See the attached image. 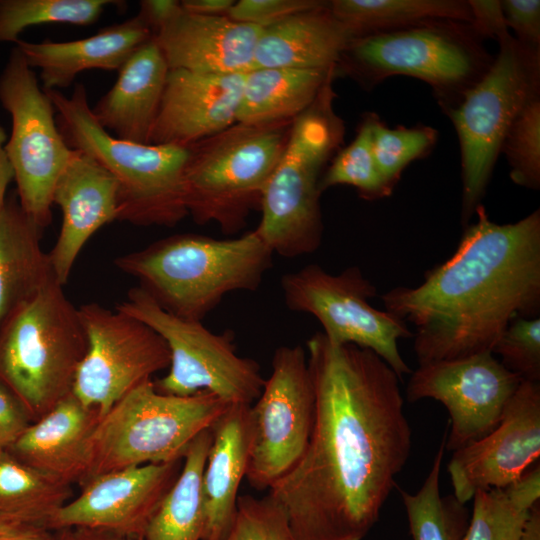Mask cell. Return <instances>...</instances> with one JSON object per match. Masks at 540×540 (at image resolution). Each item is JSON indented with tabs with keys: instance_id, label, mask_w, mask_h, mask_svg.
Returning <instances> with one entry per match:
<instances>
[{
	"instance_id": "cell-1",
	"label": "cell",
	"mask_w": 540,
	"mask_h": 540,
	"mask_svg": "<svg viewBox=\"0 0 540 540\" xmlns=\"http://www.w3.org/2000/svg\"><path fill=\"white\" fill-rule=\"evenodd\" d=\"M314 421L297 464L270 489L298 540H363L411 451L400 378L377 354L306 342Z\"/></svg>"
},
{
	"instance_id": "cell-2",
	"label": "cell",
	"mask_w": 540,
	"mask_h": 540,
	"mask_svg": "<svg viewBox=\"0 0 540 540\" xmlns=\"http://www.w3.org/2000/svg\"><path fill=\"white\" fill-rule=\"evenodd\" d=\"M456 251L417 287L381 296L386 311L414 325L419 365L492 349L516 317L540 312V211L508 224L482 204Z\"/></svg>"
},
{
	"instance_id": "cell-3",
	"label": "cell",
	"mask_w": 540,
	"mask_h": 540,
	"mask_svg": "<svg viewBox=\"0 0 540 540\" xmlns=\"http://www.w3.org/2000/svg\"><path fill=\"white\" fill-rule=\"evenodd\" d=\"M274 253L256 229L236 238L175 234L119 256L114 263L133 276L161 308L201 321L235 291H255Z\"/></svg>"
},
{
	"instance_id": "cell-4",
	"label": "cell",
	"mask_w": 540,
	"mask_h": 540,
	"mask_svg": "<svg viewBox=\"0 0 540 540\" xmlns=\"http://www.w3.org/2000/svg\"><path fill=\"white\" fill-rule=\"evenodd\" d=\"M58 128L71 149L88 154L118 183V221L172 227L188 213L184 169L188 146L141 144L121 140L94 118L84 84L68 97L45 90Z\"/></svg>"
},
{
	"instance_id": "cell-5",
	"label": "cell",
	"mask_w": 540,
	"mask_h": 540,
	"mask_svg": "<svg viewBox=\"0 0 540 540\" xmlns=\"http://www.w3.org/2000/svg\"><path fill=\"white\" fill-rule=\"evenodd\" d=\"M336 76L294 119L285 150L262 195L256 230L274 254L285 258L312 254L322 242L321 172L345 134L344 122L334 110Z\"/></svg>"
},
{
	"instance_id": "cell-6",
	"label": "cell",
	"mask_w": 540,
	"mask_h": 540,
	"mask_svg": "<svg viewBox=\"0 0 540 540\" xmlns=\"http://www.w3.org/2000/svg\"><path fill=\"white\" fill-rule=\"evenodd\" d=\"M293 122H236L188 146L185 204L195 223H215L227 235L246 225L251 211L260 208Z\"/></svg>"
},
{
	"instance_id": "cell-7",
	"label": "cell",
	"mask_w": 540,
	"mask_h": 540,
	"mask_svg": "<svg viewBox=\"0 0 540 540\" xmlns=\"http://www.w3.org/2000/svg\"><path fill=\"white\" fill-rule=\"evenodd\" d=\"M86 351L79 310L53 278L0 327V382L33 422L72 392Z\"/></svg>"
},
{
	"instance_id": "cell-8",
	"label": "cell",
	"mask_w": 540,
	"mask_h": 540,
	"mask_svg": "<svg viewBox=\"0 0 540 540\" xmlns=\"http://www.w3.org/2000/svg\"><path fill=\"white\" fill-rule=\"evenodd\" d=\"M492 62L469 23L441 19L355 38L336 69L366 87L395 75L420 79L431 86L446 111Z\"/></svg>"
},
{
	"instance_id": "cell-9",
	"label": "cell",
	"mask_w": 540,
	"mask_h": 540,
	"mask_svg": "<svg viewBox=\"0 0 540 540\" xmlns=\"http://www.w3.org/2000/svg\"><path fill=\"white\" fill-rule=\"evenodd\" d=\"M230 405L210 392L177 396L158 391L152 380L142 383L99 418L90 438L86 480L126 467L182 460L190 443Z\"/></svg>"
},
{
	"instance_id": "cell-10",
	"label": "cell",
	"mask_w": 540,
	"mask_h": 540,
	"mask_svg": "<svg viewBox=\"0 0 540 540\" xmlns=\"http://www.w3.org/2000/svg\"><path fill=\"white\" fill-rule=\"evenodd\" d=\"M498 43L499 53L487 72L445 111L460 143L464 225L481 204L511 124L540 95V50L512 35Z\"/></svg>"
},
{
	"instance_id": "cell-11",
	"label": "cell",
	"mask_w": 540,
	"mask_h": 540,
	"mask_svg": "<svg viewBox=\"0 0 540 540\" xmlns=\"http://www.w3.org/2000/svg\"><path fill=\"white\" fill-rule=\"evenodd\" d=\"M116 309L141 320L166 342L170 365L154 382L158 391L177 396L206 391L229 404L245 405L260 396L265 379L259 364L236 353L232 332L217 334L201 321L175 316L139 286L130 289Z\"/></svg>"
},
{
	"instance_id": "cell-12",
	"label": "cell",
	"mask_w": 540,
	"mask_h": 540,
	"mask_svg": "<svg viewBox=\"0 0 540 540\" xmlns=\"http://www.w3.org/2000/svg\"><path fill=\"white\" fill-rule=\"evenodd\" d=\"M0 103L11 117L5 150L20 206L44 229L52 220L56 182L74 150L60 133L52 101L16 46L0 74Z\"/></svg>"
},
{
	"instance_id": "cell-13",
	"label": "cell",
	"mask_w": 540,
	"mask_h": 540,
	"mask_svg": "<svg viewBox=\"0 0 540 540\" xmlns=\"http://www.w3.org/2000/svg\"><path fill=\"white\" fill-rule=\"evenodd\" d=\"M280 284L286 306L314 316L331 343L373 351L401 381L411 374L399 352L398 340L413 337V333L395 315L370 305L368 300L377 295V289L358 267L334 275L309 264L283 275Z\"/></svg>"
},
{
	"instance_id": "cell-14",
	"label": "cell",
	"mask_w": 540,
	"mask_h": 540,
	"mask_svg": "<svg viewBox=\"0 0 540 540\" xmlns=\"http://www.w3.org/2000/svg\"><path fill=\"white\" fill-rule=\"evenodd\" d=\"M315 395L303 347H278L272 372L250 405L246 478L257 490L270 489L300 460L309 442Z\"/></svg>"
},
{
	"instance_id": "cell-15",
	"label": "cell",
	"mask_w": 540,
	"mask_h": 540,
	"mask_svg": "<svg viewBox=\"0 0 540 540\" xmlns=\"http://www.w3.org/2000/svg\"><path fill=\"white\" fill-rule=\"evenodd\" d=\"M78 310L87 351L72 393L101 417L131 390L168 368L170 352L155 330L118 309L88 303Z\"/></svg>"
},
{
	"instance_id": "cell-16",
	"label": "cell",
	"mask_w": 540,
	"mask_h": 540,
	"mask_svg": "<svg viewBox=\"0 0 540 540\" xmlns=\"http://www.w3.org/2000/svg\"><path fill=\"white\" fill-rule=\"evenodd\" d=\"M523 379L492 352L419 365L411 372L406 398H431L449 413L445 450L454 452L490 433L501 421Z\"/></svg>"
},
{
	"instance_id": "cell-17",
	"label": "cell",
	"mask_w": 540,
	"mask_h": 540,
	"mask_svg": "<svg viewBox=\"0 0 540 540\" xmlns=\"http://www.w3.org/2000/svg\"><path fill=\"white\" fill-rule=\"evenodd\" d=\"M540 456V384L523 380L499 424L453 452L447 466L453 496L462 504L478 490L518 481Z\"/></svg>"
},
{
	"instance_id": "cell-18",
	"label": "cell",
	"mask_w": 540,
	"mask_h": 540,
	"mask_svg": "<svg viewBox=\"0 0 540 540\" xmlns=\"http://www.w3.org/2000/svg\"><path fill=\"white\" fill-rule=\"evenodd\" d=\"M182 460L126 467L90 477L52 518L54 531L85 528L142 538L177 478Z\"/></svg>"
},
{
	"instance_id": "cell-19",
	"label": "cell",
	"mask_w": 540,
	"mask_h": 540,
	"mask_svg": "<svg viewBox=\"0 0 540 540\" xmlns=\"http://www.w3.org/2000/svg\"><path fill=\"white\" fill-rule=\"evenodd\" d=\"M245 74L169 69L149 144L190 146L235 124Z\"/></svg>"
},
{
	"instance_id": "cell-20",
	"label": "cell",
	"mask_w": 540,
	"mask_h": 540,
	"mask_svg": "<svg viewBox=\"0 0 540 540\" xmlns=\"http://www.w3.org/2000/svg\"><path fill=\"white\" fill-rule=\"evenodd\" d=\"M73 150L53 192L62 225L48 253L54 277L62 286L89 238L102 226L118 221L117 181L88 154Z\"/></svg>"
},
{
	"instance_id": "cell-21",
	"label": "cell",
	"mask_w": 540,
	"mask_h": 540,
	"mask_svg": "<svg viewBox=\"0 0 540 540\" xmlns=\"http://www.w3.org/2000/svg\"><path fill=\"white\" fill-rule=\"evenodd\" d=\"M262 27L182 10L153 37L169 69L245 74L254 68Z\"/></svg>"
},
{
	"instance_id": "cell-22",
	"label": "cell",
	"mask_w": 540,
	"mask_h": 540,
	"mask_svg": "<svg viewBox=\"0 0 540 540\" xmlns=\"http://www.w3.org/2000/svg\"><path fill=\"white\" fill-rule=\"evenodd\" d=\"M100 418L71 392L31 422L7 450L22 462L67 484L86 480L90 438Z\"/></svg>"
},
{
	"instance_id": "cell-23",
	"label": "cell",
	"mask_w": 540,
	"mask_h": 540,
	"mask_svg": "<svg viewBox=\"0 0 540 540\" xmlns=\"http://www.w3.org/2000/svg\"><path fill=\"white\" fill-rule=\"evenodd\" d=\"M153 36L151 29L136 15L83 39L60 42L18 40L15 46L32 69H39L42 88L59 90L70 86L77 75L86 70L119 71Z\"/></svg>"
},
{
	"instance_id": "cell-24",
	"label": "cell",
	"mask_w": 540,
	"mask_h": 540,
	"mask_svg": "<svg viewBox=\"0 0 540 540\" xmlns=\"http://www.w3.org/2000/svg\"><path fill=\"white\" fill-rule=\"evenodd\" d=\"M169 67L154 37L138 48L91 108L96 121L118 139L149 144Z\"/></svg>"
},
{
	"instance_id": "cell-25",
	"label": "cell",
	"mask_w": 540,
	"mask_h": 540,
	"mask_svg": "<svg viewBox=\"0 0 540 540\" xmlns=\"http://www.w3.org/2000/svg\"><path fill=\"white\" fill-rule=\"evenodd\" d=\"M250 405L232 404L214 423L202 473L204 528L201 540H224L237 510L250 444Z\"/></svg>"
},
{
	"instance_id": "cell-26",
	"label": "cell",
	"mask_w": 540,
	"mask_h": 540,
	"mask_svg": "<svg viewBox=\"0 0 540 540\" xmlns=\"http://www.w3.org/2000/svg\"><path fill=\"white\" fill-rule=\"evenodd\" d=\"M352 40V34L330 11L329 1H324L264 27L256 45L254 68L337 67Z\"/></svg>"
},
{
	"instance_id": "cell-27",
	"label": "cell",
	"mask_w": 540,
	"mask_h": 540,
	"mask_svg": "<svg viewBox=\"0 0 540 540\" xmlns=\"http://www.w3.org/2000/svg\"><path fill=\"white\" fill-rule=\"evenodd\" d=\"M42 228L21 208L17 195L0 212V327L55 278L40 244Z\"/></svg>"
},
{
	"instance_id": "cell-28",
	"label": "cell",
	"mask_w": 540,
	"mask_h": 540,
	"mask_svg": "<svg viewBox=\"0 0 540 540\" xmlns=\"http://www.w3.org/2000/svg\"><path fill=\"white\" fill-rule=\"evenodd\" d=\"M329 69L254 68L245 74L236 121L263 123L295 119L315 100Z\"/></svg>"
},
{
	"instance_id": "cell-29",
	"label": "cell",
	"mask_w": 540,
	"mask_h": 540,
	"mask_svg": "<svg viewBox=\"0 0 540 540\" xmlns=\"http://www.w3.org/2000/svg\"><path fill=\"white\" fill-rule=\"evenodd\" d=\"M212 442V429L188 446L180 472L152 515L143 540H201L204 528L202 473Z\"/></svg>"
},
{
	"instance_id": "cell-30",
	"label": "cell",
	"mask_w": 540,
	"mask_h": 540,
	"mask_svg": "<svg viewBox=\"0 0 540 540\" xmlns=\"http://www.w3.org/2000/svg\"><path fill=\"white\" fill-rule=\"evenodd\" d=\"M71 486L8 451L0 453V523L49 528L55 514L71 500Z\"/></svg>"
},
{
	"instance_id": "cell-31",
	"label": "cell",
	"mask_w": 540,
	"mask_h": 540,
	"mask_svg": "<svg viewBox=\"0 0 540 540\" xmlns=\"http://www.w3.org/2000/svg\"><path fill=\"white\" fill-rule=\"evenodd\" d=\"M329 9L353 39L431 20L471 21L463 0H333Z\"/></svg>"
},
{
	"instance_id": "cell-32",
	"label": "cell",
	"mask_w": 540,
	"mask_h": 540,
	"mask_svg": "<svg viewBox=\"0 0 540 540\" xmlns=\"http://www.w3.org/2000/svg\"><path fill=\"white\" fill-rule=\"evenodd\" d=\"M463 540H522L533 506L540 500L537 463L505 487L478 490Z\"/></svg>"
},
{
	"instance_id": "cell-33",
	"label": "cell",
	"mask_w": 540,
	"mask_h": 540,
	"mask_svg": "<svg viewBox=\"0 0 540 540\" xmlns=\"http://www.w3.org/2000/svg\"><path fill=\"white\" fill-rule=\"evenodd\" d=\"M445 452L443 436L430 471L416 493L401 490L412 540H463L469 521L465 504L441 495L440 472Z\"/></svg>"
},
{
	"instance_id": "cell-34",
	"label": "cell",
	"mask_w": 540,
	"mask_h": 540,
	"mask_svg": "<svg viewBox=\"0 0 540 540\" xmlns=\"http://www.w3.org/2000/svg\"><path fill=\"white\" fill-rule=\"evenodd\" d=\"M124 4L117 0H0V43H16L34 25H91L107 7Z\"/></svg>"
},
{
	"instance_id": "cell-35",
	"label": "cell",
	"mask_w": 540,
	"mask_h": 540,
	"mask_svg": "<svg viewBox=\"0 0 540 540\" xmlns=\"http://www.w3.org/2000/svg\"><path fill=\"white\" fill-rule=\"evenodd\" d=\"M372 119L373 113L363 117L354 140L336 155L321 176V193L336 185L353 186L359 196L366 200L385 198L393 193V188L380 174L374 159Z\"/></svg>"
},
{
	"instance_id": "cell-36",
	"label": "cell",
	"mask_w": 540,
	"mask_h": 540,
	"mask_svg": "<svg viewBox=\"0 0 540 540\" xmlns=\"http://www.w3.org/2000/svg\"><path fill=\"white\" fill-rule=\"evenodd\" d=\"M437 137V131L430 126L388 128L373 114L372 151L380 174L391 188L408 164L433 148Z\"/></svg>"
},
{
	"instance_id": "cell-37",
	"label": "cell",
	"mask_w": 540,
	"mask_h": 540,
	"mask_svg": "<svg viewBox=\"0 0 540 540\" xmlns=\"http://www.w3.org/2000/svg\"><path fill=\"white\" fill-rule=\"evenodd\" d=\"M501 152L510 166L511 180L524 188L540 187V97L530 101L511 124Z\"/></svg>"
},
{
	"instance_id": "cell-38",
	"label": "cell",
	"mask_w": 540,
	"mask_h": 540,
	"mask_svg": "<svg viewBox=\"0 0 540 540\" xmlns=\"http://www.w3.org/2000/svg\"><path fill=\"white\" fill-rule=\"evenodd\" d=\"M224 540H298L282 506L269 494L239 495L236 515Z\"/></svg>"
},
{
	"instance_id": "cell-39",
	"label": "cell",
	"mask_w": 540,
	"mask_h": 540,
	"mask_svg": "<svg viewBox=\"0 0 540 540\" xmlns=\"http://www.w3.org/2000/svg\"><path fill=\"white\" fill-rule=\"evenodd\" d=\"M501 364L523 380H540V318L516 317L492 349Z\"/></svg>"
},
{
	"instance_id": "cell-40",
	"label": "cell",
	"mask_w": 540,
	"mask_h": 540,
	"mask_svg": "<svg viewBox=\"0 0 540 540\" xmlns=\"http://www.w3.org/2000/svg\"><path fill=\"white\" fill-rule=\"evenodd\" d=\"M323 2L319 0H240L234 2L227 16L238 22L264 28L293 14L317 7Z\"/></svg>"
},
{
	"instance_id": "cell-41",
	"label": "cell",
	"mask_w": 540,
	"mask_h": 540,
	"mask_svg": "<svg viewBox=\"0 0 540 540\" xmlns=\"http://www.w3.org/2000/svg\"><path fill=\"white\" fill-rule=\"evenodd\" d=\"M502 11L506 25L514 31L518 42L540 50V1L503 0Z\"/></svg>"
},
{
	"instance_id": "cell-42",
	"label": "cell",
	"mask_w": 540,
	"mask_h": 540,
	"mask_svg": "<svg viewBox=\"0 0 540 540\" xmlns=\"http://www.w3.org/2000/svg\"><path fill=\"white\" fill-rule=\"evenodd\" d=\"M31 422L23 404L0 382V453L7 451Z\"/></svg>"
},
{
	"instance_id": "cell-43",
	"label": "cell",
	"mask_w": 540,
	"mask_h": 540,
	"mask_svg": "<svg viewBox=\"0 0 540 540\" xmlns=\"http://www.w3.org/2000/svg\"><path fill=\"white\" fill-rule=\"evenodd\" d=\"M467 2L471 13L470 25L481 39L492 38L500 42L511 35L505 22L501 1L469 0Z\"/></svg>"
},
{
	"instance_id": "cell-44",
	"label": "cell",
	"mask_w": 540,
	"mask_h": 540,
	"mask_svg": "<svg viewBox=\"0 0 540 540\" xmlns=\"http://www.w3.org/2000/svg\"><path fill=\"white\" fill-rule=\"evenodd\" d=\"M139 6L137 16L151 29L153 35L183 10L181 1L177 0H143Z\"/></svg>"
},
{
	"instance_id": "cell-45",
	"label": "cell",
	"mask_w": 540,
	"mask_h": 540,
	"mask_svg": "<svg viewBox=\"0 0 540 540\" xmlns=\"http://www.w3.org/2000/svg\"><path fill=\"white\" fill-rule=\"evenodd\" d=\"M0 540H59V531L42 526L0 523Z\"/></svg>"
},
{
	"instance_id": "cell-46",
	"label": "cell",
	"mask_w": 540,
	"mask_h": 540,
	"mask_svg": "<svg viewBox=\"0 0 540 540\" xmlns=\"http://www.w3.org/2000/svg\"><path fill=\"white\" fill-rule=\"evenodd\" d=\"M234 2L233 0H183L181 5L183 10L189 13L224 16L228 14Z\"/></svg>"
},
{
	"instance_id": "cell-47",
	"label": "cell",
	"mask_w": 540,
	"mask_h": 540,
	"mask_svg": "<svg viewBox=\"0 0 540 540\" xmlns=\"http://www.w3.org/2000/svg\"><path fill=\"white\" fill-rule=\"evenodd\" d=\"M6 141L7 134L5 129L0 125V212L3 209L7 199V188L14 180L13 167L5 150Z\"/></svg>"
},
{
	"instance_id": "cell-48",
	"label": "cell",
	"mask_w": 540,
	"mask_h": 540,
	"mask_svg": "<svg viewBox=\"0 0 540 540\" xmlns=\"http://www.w3.org/2000/svg\"><path fill=\"white\" fill-rule=\"evenodd\" d=\"M70 540H143L139 537H129L110 532L85 528L67 529Z\"/></svg>"
},
{
	"instance_id": "cell-49",
	"label": "cell",
	"mask_w": 540,
	"mask_h": 540,
	"mask_svg": "<svg viewBox=\"0 0 540 540\" xmlns=\"http://www.w3.org/2000/svg\"><path fill=\"white\" fill-rule=\"evenodd\" d=\"M522 540H540V503H536L526 522Z\"/></svg>"
},
{
	"instance_id": "cell-50",
	"label": "cell",
	"mask_w": 540,
	"mask_h": 540,
	"mask_svg": "<svg viewBox=\"0 0 540 540\" xmlns=\"http://www.w3.org/2000/svg\"><path fill=\"white\" fill-rule=\"evenodd\" d=\"M59 540H70L69 532L67 529L59 530Z\"/></svg>"
}]
</instances>
